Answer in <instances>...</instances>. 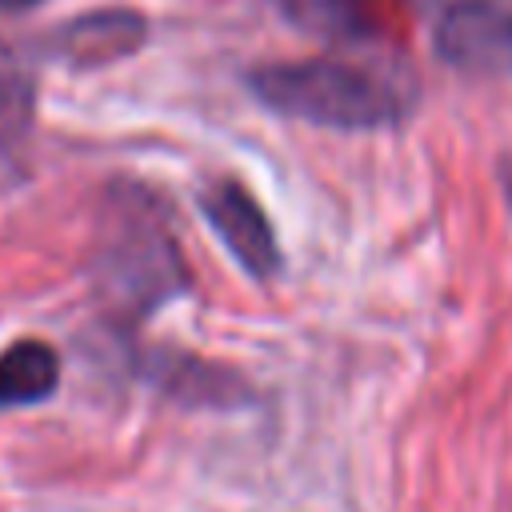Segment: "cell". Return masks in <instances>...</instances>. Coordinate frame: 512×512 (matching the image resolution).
Returning a JSON list of instances; mask_svg holds the SVG:
<instances>
[{"label":"cell","mask_w":512,"mask_h":512,"mask_svg":"<svg viewBox=\"0 0 512 512\" xmlns=\"http://www.w3.org/2000/svg\"><path fill=\"white\" fill-rule=\"evenodd\" d=\"M252 96L276 116L344 128V132H376L408 120L416 104V84L396 64L380 60H292L264 64L248 76Z\"/></svg>","instance_id":"1"},{"label":"cell","mask_w":512,"mask_h":512,"mask_svg":"<svg viewBox=\"0 0 512 512\" xmlns=\"http://www.w3.org/2000/svg\"><path fill=\"white\" fill-rule=\"evenodd\" d=\"M276 12L328 44H388L400 32V0H272Z\"/></svg>","instance_id":"5"},{"label":"cell","mask_w":512,"mask_h":512,"mask_svg":"<svg viewBox=\"0 0 512 512\" xmlns=\"http://www.w3.org/2000/svg\"><path fill=\"white\" fill-rule=\"evenodd\" d=\"M200 212L212 224V232L224 240V248L232 252V260L256 276L268 280L280 272V240L272 232L268 212L260 208V200L240 184V180H212L200 192Z\"/></svg>","instance_id":"4"},{"label":"cell","mask_w":512,"mask_h":512,"mask_svg":"<svg viewBox=\"0 0 512 512\" xmlns=\"http://www.w3.org/2000/svg\"><path fill=\"white\" fill-rule=\"evenodd\" d=\"M36 4H44V0H0V12H28Z\"/></svg>","instance_id":"9"},{"label":"cell","mask_w":512,"mask_h":512,"mask_svg":"<svg viewBox=\"0 0 512 512\" xmlns=\"http://www.w3.org/2000/svg\"><path fill=\"white\" fill-rule=\"evenodd\" d=\"M108 208L96 248V284L112 312L140 320L188 288L180 244L148 192H116Z\"/></svg>","instance_id":"2"},{"label":"cell","mask_w":512,"mask_h":512,"mask_svg":"<svg viewBox=\"0 0 512 512\" xmlns=\"http://www.w3.org/2000/svg\"><path fill=\"white\" fill-rule=\"evenodd\" d=\"M60 384V352L44 340H16L0 352V412L28 408L56 392Z\"/></svg>","instance_id":"7"},{"label":"cell","mask_w":512,"mask_h":512,"mask_svg":"<svg viewBox=\"0 0 512 512\" xmlns=\"http://www.w3.org/2000/svg\"><path fill=\"white\" fill-rule=\"evenodd\" d=\"M32 112H36L32 68L8 44H0V160H8L20 148V140L32 128Z\"/></svg>","instance_id":"8"},{"label":"cell","mask_w":512,"mask_h":512,"mask_svg":"<svg viewBox=\"0 0 512 512\" xmlns=\"http://www.w3.org/2000/svg\"><path fill=\"white\" fill-rule=\"evenodd\" d=\"M140 44H144V16H136L128 8H104V12L76 16V20L60 24L52 36V48L68 64H84V68L120 60V56L136 52Z\"/></svg>","instance_id":"6"},{"label":"cell","mask_w":512,"mask_h":512,"mask_svg":"<svg viewBox=\"0 0 512 512\" xmlns=\"http://www.w3.org/2000/svg\"><path fill=\"white\" fill-rule=\"evenodd\" d=\"M432 52L464 76H512V0H452L436 12Z\"/></svg>","instance_id":"3"}]
</instances>
